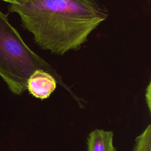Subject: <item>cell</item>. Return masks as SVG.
I'll list each match as a JSON object with an SVG mask.
<instances>
[{"label":"cell","mask_w":151,"mask_h":151,"mask_svg":"<svg viewBox=\"0 0 151 151\" xmlns=\"http://www.w3.org/2000/svg\"><path fill=\"white\" fill-rule=\"evenodd\" d=\"M22 27L44 50L63 55L80 49L91 33L108 17L94 0H31L11 4Z\"/></svg>","instance_id":"1"},{"label":"cell","mask_w":151,"mask_h":151,"mask_svg":"<svg viewBox=\"0 0 151 151\" xmlns=\"http://www.w3.org/2000/svg\"><path fill=\"white\" fill-rule=\"evenodd\" d=\"M37 70L50 73L58 83L66 87L52 67L26 44L9 22L8 14L0 11V77L12 93L21 95L27 90L29 76Z\"/></svg>","instance_id":"2"},{"label":"cell","mask_w":151,"mask_h":151,"mask_svg":"<svg viewBox=\"0 0 151 151\" xmlns=\"http://www.w3.org/2000/svg\"><path fill=\"white\" fill-rule=\"evenodd\" d=\"M57 81L50 73L37 70L29 76L27 90L35 98L44 100L48 98L57 87Z\"/></svg>","instance_id":"3"},{"label":"cell","mask_w":151,"mask_h":151,"mask_svg":"<svg viewBox=\"0 0 151 151\" xmlns=\"http://www.w3.org/2000/svg\"><path fill=\"white\" fill-rule=\"evenodd\" d=\"M87 151H117L113 145L111 131L96 129L87 138Z\"/></svg>","instance_id":"4"},{"label":"cell","mask_w":151,"mask_h":151,"mask_svg":"<svg viewBox=\"0 0 151 151\" xmlns=\"http://www.w3.org/2000/svg\"><path fill=\"white\" fill-rule=\"evenodd\" d=\"M133 151H151V124L135 139Z\"/></svg>","instance_id":"5"},{"label":"cell","mask_w":151,"mask_h":151,"mask_svg":"<svg viewBox=\"0 0 151 151\" xmlns=\"http://www.w3.org/2000/svg\"><path fill=\"white\" fill-rule=\"evenodd\" d=\"M146 103L147 104L149 111H150V83L149 84L148 87L146 88Z\"/></svg>","instance_id":"6"},{"label":"cell","mask_w":151,"mask_h":151,"mask_svg":"<svg viewBox=\"0 0 151 151\" xmlns=\"http://www.w3.org/2000/svg\"><path fill=\"white\" fill-rule=\"evenodd\" d=\"M6 2H8L10 4H15V3H18L19 2V0H2Z\"/></svg>","instance_id":"7"},{"label":"cell","mask_w":151,"mask_h":151,"mask_svg":"<svg viewBox=\"0 0 151 151\" xmlns=\"http://www.w3.org/2000/svg\"><path fill=\"white\" fill-rule=\"evenodd\" d=\"M31 1V0H19V1Z\"/></svg>","instance_id":"8"}]
</instances>
